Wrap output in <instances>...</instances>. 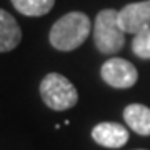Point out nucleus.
I'll use <instances>...</instances> for the list:
<instances>
[{
    "label": "nucleus",
    "mask_w": 150,
    "mask_h": 150,
    "mask_svg": "<svg viewBox=\"0 0 150 150\" xmlns=\"http://www.w3.org/2000/svg\"><path fill=\"white\" fill-rule=\"evenodd\" d=\"M40 95L48 108L62 112L77 103L79 93L74 83L60 74H48L40 83Z\"/></svg>",
    "instance_id": "nucleus-3"
},
{
    "label": "nucleus",
    "mask_w": 150,
    "mask_h": 150,
    "mask_svg": "<svg viewBox=\"0 0 150 150\" xmlns=\"http://www.w3.org/2000/svg\"><path fill=\"white\" fill-rule=\"evenodd\" d=\"M92 30L90 18L82 12H70L60 17L50 28V43L52 47L62 52H70L79 48L87 40Z\"/></svg>",
    "instance_id": "nucleus-1"
},
{
    "label": "nucleus",
    "mask_w": 150,
    "mask_h": 150,
    "mask_svg": "<svg viewBox=\"0 0 150 150\" xmlns=\"http://www.w3.org/2000/svg\"><path fill=\"white\" fill-rule=\"evenodd\" d=\"M22 30L8 12L0 8V54L10 52L20 43Z\"/></svg>",
    "instance_id": "nucleus-7"
},
{
    "label": "nucleus",
    "mask_w": 150,
    "mask_h": 150,
    "mask_svg": "<svg viewBox=\"0 0 150 150\" xmlns=\"http://www.w3.org/2000/svg\"><path fill=\"white\" fill-rule=\"evenodd\" d=\"M102 79L105 83L115 88H130L139 80V72L129 60L110 59L102 65Z\"/></svg>",
    "instance_id": "nucleus-4"
},
{
    "label": "nucleus",
    "mask_w": 150,
    "mask_h": 150,
    "mask_svg": "<svg viewBox=\"0 0 150 150\" xmlns=\"http://www.w3.org/2000/svg\"><path fill=\"white\" fill-rule=\"evenodd\" d=\"M132 50L137 57L144 60L150 59V27L144 28L142 32H139L134 37V42H132Z\"/></svg>",
    "instance_id": "nucleus-10"
},
{
    "label": "nucleus",
    "mask_w": 150,
    "mask_h": 150,
    "mask_svg": "<svg viewBox=\"0 0 150 150\" xmlns=\"http://www.w3.org/2000/svg\"><path fill=\"white\" fill-rule=\"evenodd\" d=\"M12 4L22 15L42 17L52 10L55 0H12Z\"/></svg>",
    "instance_id": "nucleus-9"
},
{
    "label": "nucleus",
    "mask_w": 150,
    "mask_h": 150,
    "mask_svg": "<svg viewBox=\"0 0 150 150\" xmlns=\"http://www.w3.org/2000/svg\"><path fill=\"white\" fill-rule=\"evenodd\" d=\"M123 118L139 135H150V108L142 103H130L123 110Z\"/></svg>",
    "instance_id": "nucleus-8"
},
{
    "label": "nucleus",
    "mask_w": 150,
    "mask_h": 150,
    "mask_svg": "<svg viewBox=\"0 0 150 150\" xmlns=\"http://www.w3.org/2000/svg\"><path fill=\"white\" fill-rule=\"evenodd\" d=\"M118 23V10L105 8L98 12L93 25V42L98 52L105 55L117 54L125 43V35Z\"/></svg>",
    "instance_id": "nucleus-2"
},
{
    "label": "nucleus",
    "mask_w": 150,
    "mask_h": 150,
    "mask_svg": "<svg viewBox=\"0 0 150 150\" xmlns=\"http://www.w3.org/2000/svg\"><path fill=\"white\" fill-rule=\"evenodd\" d=\"M118 23L125 33L137 35L150 27V0L135 2L118 10Z\"/></svg>",
    "instance_id": "nucleus-5"
},
{
    "label": "nucleus",
    "mask_w": 150,
    "mask_h": 150,
    "mask_svg": "<svg viewBox=\"0 0 150 150\" xmlns=\"http://www.w3.org/2000/svg\"><path fill=\"white\" fill-rule=\"evenodd\" d=\"M92 139L107 149H120L129 140V130L115 122H102L92 130Z\"/></svg>",
    "instance_id": "nucleus-6"
}]
</instances>
